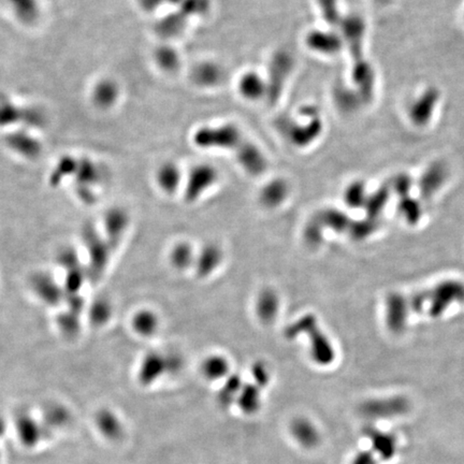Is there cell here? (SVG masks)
Listing matches in <instances>:
<instances>
[{"label":"cell","mask_w":464,"mask_h":464,"mask_svg":"<svg viewBox=\"0 0 464 464\" xmlns=\"http://www.w3.org/2000/svg\"><path fill=\"white\" fill-rule=\"evenodd\" d=\"M407 298L411 313L440 319L453 305L464 303V283L459 280H445Z\"/></svg>","instance_id":"obj_1"},{"label":"cell","mask_w":464,"mask_h":464,"mask_svg":"<svg viewBox=\"0 0 464 464\" xmlns=\"http://www.w3.org/2000/svg\"><path fill=\"white\" fill-rule=\"evenodd\" d=\"M287 340L306 336L309 343V358L317 367H330L336 358V348L327 334L321 330L319 319L313 313H305L284 330Z\"/></svg>","instance_id":"obj_2"},{"label":"cell","mask_w":464,"mask_h":464,"mask_svg":"<svg viewBox=\"0 0 464 464\" xmlns=\"http://www.w3.org/2000/svg\"><path fill=\"white\" fill-rule=\"evenodd\" d=\"M411 401L402 394L375 397L359 405V413L372 421H384L403 417L411 411Z\"/></svg>","instance_id":"obj_3"},{"label":"cell","mask_w":464,"mask_h":464,"mask_svg":"<svg viewBox=\"0 0 464 464\" xmlns=\"http://www.w3.org/2000/svg\"><path fill=\"white\" fill-rule=\"evenodd\" d=\"M192 140L198 148L236 150L243 141L241 131L233 124L201 127L194 133Z\"/></svg>","instance_id":"obj_4"},{"label":"cell","mask_w":464,"mask_h":464,"mask_svg":"<svg viewBox=\"0 0 464 464\" xmlns=\"http://www.w3.org/2000/svg\"><path fill=\"white\" fill-rule=\"evenodd\" d=\"M85 248L89 256L87 277L93 281L99 279L106 269L113 250L104 236L100 235L94 228L87 227L83 232Z\"/></svg>","instance_id":"obj_5"},{"label":"cell","mask_w":464,"mask_h":464,"mask_svg":"<svg viewBox=\"0 0 464 464\" xmlns=\"http://www.w3.org/2000/svg\"><path fill=\"white\" fill-rule=\"evenodd\" d=\"M287 432L292 442L304 451H315L323 442V433L319 424L305 415L292 418L288 422Z\"/></svg>","instance_id":"obj_6"},{"label":"cell","mask_w":464,"mask_h":464,"mask_svg":"<svg viewBox=\"0 0 464 464\" xmlns=\"http://www.w3.org/2000/svg\"><path fill=\"white\" fill-rule=\"evenodd\" d=\"M219 171L212 165L201 164L194 167L188 173L184 188V199L195 204L219 181Z\"/></svg>","instance_id":"obj_7"},{"label":"cell","mask_w":464,"mask_h":464,"mask_svg":"<svg viewBox=\"0 0 464 464\" xmlns=\"http://www.w3.org/2000/svg\"><path fill=\"white\" fill-rule=\"evenodd\" d=\"M411 309L409 298L401 292H390L385 299V321L392 333H400L407 327Z\"/></svg>","instance_id":"obj_8"},{"label":"cell","mask_w":464,"mask_h":464,"mask_svg":"<svg viewBox=\"0 0 464 464\" xmlns=\"http://www.w3.org/2000/svg\"><path fill=\"white\" fill-rule=\"evenodd\" d=\"M169 375L168 356L160 352H150L144 355L138 368L137 378L141 386L150 387Z\"/></svg>","instance_id":"obj_9"},{"label":"cell","mask_w":464,"mask_h":464,"mask_svg":"<svg viewBox=\"0 0 464 464\" xmlns=\"http://www.w3.org/2000/svg\"><path fill=\"white\" fill-rule=\"evenodd\" d=\"M292 69V60L286 52L275 54L269 66V79L267 81L270 101L275 102L281 96L284 83Z\"/></svg>","instance_id":"obj_10"},{"label":"cell","mask_w":464,"mask_h":464,"mask_svg":"<svg viewBox=\"0 0 464 464\" xmlns=\"http://www.w3.org/2000/svg\"><path fill=\"white\" fill-rule=\"evenodd\" d=\"M365 436L369 441L370 451L380 461H390L396 457L399 451V442L394 433L377 428L368 427L365 430Z\"/></svg>","instance_id":"obj_11"},{"label":"cell","mask_w":464,"mask_h":464,"mask_svg":"<svg viewBox=\"0 0 464 464\" xmlns=\"http://www.w3.org/2000/svg\"><path fill=\"white\" fill-rule=\"evenodd\" d=\"M281 297L275 288H263L254 302V312L259 323L265 326L275 324L281 312Z\"/></svg>","instance_id":"obj_12"},{"label":"cell","mask_w":464,"mask_h":464,"mask_svg":"<svg viewBox=\"0 0 464 464\" xmlns=\"http://www.w3.org/2000/svg\"><path fill=\"white\" fill-rule=\"evenodd\" d=\"M31 284L33 292L45 304L55 306L65 300L64 287L50 273H35Z\"/></svg>","instance_id":"obj_13"},{"label":"cell","mask_w":464,"mask_h":464,"mask_svg":"<svg viewBox=\"0 0 464 464\" xmlns=\"http://www.w3.org/2000/svg\"><path fill=\"white\" fill-rule=\"evenodd\" d=\"M223 261V248L219 244L210 242L197 250L192 269L195 270L196 275L199 279H206L221 267Z\"/></svg>","instance_id":"obj_14"},{"label":"cell","mask_w":464,"mask_h":464,"mask_svg":"<svg viewBox=\"0 0 464 464\" xmlns=\"http://www.w3.org/2000/svg\"><path fill=\"white\" fill-rule=\"evenodd\" d=\"M104 238L112 250L118 248L129 227V215L121 208H113L106 212L104 219Z\"/></svg>","instance_id":"obj_15"},{"label":"cell","mask_w":464,"mask_h":464,"mask_svg":"<svg viewBox=\"0 0 464 464\" xmlns=\"http://www.w3.org/2000/svg\"><path fill=\"white\" fill-rule=\"evenodd\" d=\"M235 150L238 162L248 175L258 177L265 172L267 160L258 146L243 139Z\"/></svg>","instance_id":"obj_16"},{"label":"cell","mask_w":464,"mask_h":464,"mask_svg":"<svg viewBox=\"0 0 464 464\" xmlns=\"http://www.w3.org/2000/svg\"><path fill=\"white\" fill-rule=\"evenodd\" d=\"M289 185L284 179H273L263 185L259 192V204L267 210L281 206L289 196Z\"/></svg>","instance_id":"obj_17"},{"label":"cell","mask_w":464,"mask_h":464,"mask_svg":"<svg viewBox=\"0 0 464 464\" xmlns=\"http://www.w3.org/2000/svg\"><path fill=\"white\" fill-rule=\"evenodd\" d=\"M305 43L312 51L317 53L333 55L342 48V39L333 31H312L305 38Z\"/></svg>","instance_id":"obj_18"},{"label":"cell","mask_w":464,"mask_h":464,"mask_svg":"<svg viewBox=\"0 0 464 464\" xmlns=\"http://www.w3.org/2000/svg\"><path fill=\"white\" fill-rule=\"evenodd\" d=\"M263 392L260 387L254 382H244L236 400L235 407L242 415L248 417L257 415L263 407Z\"/></svg>","instance_id":"obj_19"},{"label":"cell","mask_w":464,"mask_h":464,"mask_svg":"<svg viewBox=\"0 0 464 464\" xmlns=\"http://www.w3.org/2000/svg\"><path fill=\"white\" fill-rule=\"evenodd\" d=\"M96 428L106 440L120 441L125 432L124 424L120 416L109 409L98 411L95 417Z\"/></svg>","instance_id":"obj_20"},{"label":"cell","mask_w":464,"mask_h":464,"mask_svg":"<svg viewBox=\"0 0 464 464\" xmlns=\"http://www.w3.org/2000/svg\"><path fill=\"white\" fill-rule=\"evenodd\" d=\"M200 373L210 382H223L231 372V363L221 354H211L202 360Z\"/></svg>","instance_id":"obj_21"},{"label":"cell","mask_w":464,"mask_h":464,"mask_svg":"<svg viewBox=\"0 0 464 464\" xmlns=\"http://www.w3.org/2000/svg\"><path fill=\"white\" fill-rule=\"evenodd\" d=\"M448 171L443 164H433L420 177L418 186L422 197L429 199L446 183Z\"/></svg>","instance_id":"obj_22"},{"label":"cell","mask_w":464,"mask_h":464,"mask_svg":"<svg viewBox=\"0 0 464 464\" xmlns=\"http://www.w3.org/2000/svg\"><path fill=\"white\" fill-rule=\"evenodd\" d=\"M131 327L137 336L141 338H152L160 330V316L153 309H140L131 319Z\"/></svg>","instance_id":"obj_23"},{"label":"cell","mask_w":464,"mask_h":464,"mask_svg":"<svg viewBox=\"0 0 464 464\" xmlns=\"http://www.w3.org/2000/svg\"><path fill=\"white\" fill-rule=\"evenodd\" d=\"M158 187L166 195H175L182 183V171L175 162H164L156 172Z\"/></svg>","instance_id":"obj_24"},{"label":"cell","mask_w":464,"mask_h":464,"mask_svg":"<svg viewBox=\"0 0 464 464\" xmlns=\"http://www.w3.org/2000/svg\"><path fill=\"white\" fill-rule=\"evenodd\" d=\"M197 250L187 241H179L171 248L169 252V263L173 269L184 272L186 270L194 267Z\"/></svg>","instance_id":"obj_25"},{"label":"cell","mask_w":464,"mask_h":464,"mask_svg":"<svg viewBox=\"0 0 464 464\" xmlns=\"http://www.w3.org/2000/svg\"><path fill=\"white\" fill-rule=\"evenodd\" d=\"M238 89L246 99H260L267 96V81L255 71H248L240 77Z\"/></svg>","instance_id":"obj_26"},{"label":"cell","mask_w":464,"mask_h":464,"mask_svg":"<svg viewBox=\"0 0 464 464\" xmlns=\"http://www.w3.org/2000/svg\"><path fill=\"white\" fill-rule=\"evenodd\" d=\"M324 229L332 230L336 233H347L353 219L346 213L336 208H326L315 216Z\"/></svg>","instance_id":"obj_27"},{"label":"cell","mask_w":464,"mask_h":464,"mask_svg":"<svg viewBox=\"0 0 464 464\" xmlns=\"http://www.w3.org/2000/svg\"><path fill=\"white\" fill-rule=\"evenodd\" d=\"M323 131V124L319 118H309L306 124H296L289 129V137L292 143L298 146H306L312 143Z\"/></svg>","instance_id":"obj_28"},{"label":"cell","mask_w":464,"mask_h":464,"mask_svg":"<svg viewBox=\"0 0 464 464\" xmlns=\"http://www.w3.org/2000/svg\"><path fill=\"white\" fill-rule=\"evenodd\" d=\"M243 384L241 376L233 372L221 382V387L217 392V402L223 409L235 407L236 400Z\"/></svg>","instance_id":"obj_29"},{"label":"cell","mask_w":464,"mask_h":464,"mask_svg":"<svg viewBox=\"0 0 464 464\" xmlns=\"http://www.w3.org/2000/svg\"><path fill=\"white\" fill-rule=\"evenodd\" d=\"M223 79V70L214 62H206L198 65L192 71V80L199 87H210L219 84Z\"/></svg>","instance_id":"obj_30"},{"label":"cell","mask_w":464,"mask_h":464,"mask_svg":"<svg viewBox=\"0 0 464 464\" xmlns=\"http://www.w3.org/2000/svg\"><path fill=\"white\" fill-rule=\"evenodd\" d=\"M188 18L179 11L172 12L160 18L156 24V31L164 38H173L179 35L185 29Z\"/></svg>","instance_id":"obj_31"},{"label":"cell","mask_w":464,"mask_h":464,"mask_svg":"<svg viewBox=\"0 0 464 464\" xmlns=\"http://www.w3.org/2000/svg\"><path fill=\"white\" fill-rule=\"evenodd\" d=\"M390 190L392 189L390 186H382L380 189L368 196L367 201L363 206L367 212V217L378 219L390 201Z\"/></svg>","instance_id":"obj_32"},{"label":"cell","mask_w":464,"mask_h":464,"mask_svg":"<svg viewBox=\"0 0 464 464\" xmlns=\"http://www.w3.org/2000/svg\"><path fill=\"white\" fill-rule=\"evenodd\" d=\"M118 97V87L113 81H101L94 89V102L100 108H110L112 104H115Z\"/></svg>","instance_id":"obj_33"},{"label":"cell","mask_w":464,"mask_h":464,"mask_svg":"<svg viewBox=\"0 0 464 464\" xmlns=\"http://www.w3.org/2000/svg\"><path fill=\"white\" fill-rule=\"evenodd\" d=\"M378 228H380L378 219H369V217L358 221L353 219L347 235L350 236L354 241H363L372 237L377 231Z\"/></svg>","instance_id":"obj_34"},{"label":"cell","mask_w":464,"mask_h":464,"mask_svg":"<svg viewBox=\"0 0 464 464\" xmlns=\"http://www.w3.org/2000/svg\"><path fill=\"white\" fill-rule=\"evenodd\" d=\"M113 314V307L110 301L97 299L92 303L89 309V319L92 325L102 327L110 321Z\"/></svg>","instance_id":"obj_35"},{"label":"cell","mask_w":464,"mask_h":464,"mask_svg":"<svg viewBox=\"0 0 464 464\" xmlns=\"http://www.w3.org/2000/svg\"><path fill=\"white\" fill-rule=\"evenodd\" d=\"M367 188L361 181L352 182L344 190L345 204L350 209H361L365 206L368 198Z\"/></svg>","instance_id":"obj_36"},{"label":"cell","mask_w":464,"mask_h":464,"mask_svg":"<svg viewBox=\"0 0 464 464\" xmlns=\"http://www.w3.org/2000/svg\"><path fill=\"white\" fill-rule=\"evenodd\" d=\"M16 431H18V438L25 446H33L40 440L39 427L35 424V420H33L27 416L18 419Z\"/></svg>","instance_id":"obj_37"},{"label":"cell","mask_w":464,"mask_h":464,"mask_svg":"<svg viewBox=\"0 0 464 464\" xmlns=\"http://www.w3.org/2000/svg\"><path fill=\"white\" fill-rule=\"evenodd\" d=\"M12 11L22 22L31 23L37 18L38 7L37 0H7Z\"/></svg>","instance_id":"obj_38"},{"label":"cell","mask_w":464,"mask_h":464,"mask_svg":"<svg viewBox=\"0 0 464 464\" xmlns=\"http://www.w3.org/2000/svg\"><path fill=\"white\" fill-rule=\"evenodd\" d=\"M399 214L407 221L409 225H416L419 223L422 217V206L417 200L414 198H401L398 206Z\"/></svg>","instance_id":"obj_39"},{"label":"cell","mask_w":464,"mask_h":464,"mask_svg":"<svg viewBox=\"0 0 464 464\" xmlns=\"http://www.w3.org/2000/svg\"><path fill=\"white\" fill-rule=\"evenodd\" d=\"M155 60L158 62V66L166 71H173L179 67V60L177 51L172 48L164 47L158 48L155 53Z\"/></svg>","instance_id":"obj_40"},{"label":"cell","mask_w":464,"mask_h":464,"mask_svg":"<svg viewBox=\"0 0 464 464\" xmlns=\"http://www.w3.org/2000/svg\"><path fill=\"white\" fill-rule=\"evenodd\" d=\"M250 376H252L253 382L260 387L263 390L267 388L270 382L272 380L271 370L267 363L263 360H257L253 363L250 367Z\"/></svg>","instance_id":"obj_41"},{"label":"cell","mask_w":464,"mask_h":464,"mask_svg":"<svg viewBox=\"0 0 464 464\" xmlns=\"http://www.w3.org/2000/svg\"><path fill=\"white\" fill-rule=\"evenodd\" d=\"M179 11L186 18L195 16H204L210 10V0H182L179 5Z\"/></svg>","instance_id":"obj_42"},{"label":"cell","mask_w":464,"mask_h":464,"mask_svg":"<svg viewBox=\"0 0 464 464\" xmlns=\"http://www.w3.org/2000/svg\"><path fill=\"white\" fill-rule=\"evenodd\" d=\"M319 5L324 20L331 26H334V25L338 26L342 18H341L340 11H338V5H336V0H319Z\"/></svg>","instance_id":"obj_43"},{"label":"cell","mask_w":464,"mask_h":464,"mask_svg":"<svg viewBox=\"0 0 464 464\" xmlns=\"http://www.w3.org/2000/svg\"><path fill=\"white\" fill-rule=\"evenodd\" d=\"M324 230L323 226L314 217L304 228L305 242L311 246L319 245L323 241Z\"/></svg>","instance_id":"obj_44"},{"label":"cell","mask_w":464,"mask_h":464,"mask_svg":"<svg viewBox=\"0 0 464 464\" xmlns=\"http://www.w3.org/2000/svg\"><path fill=\"white\" fill-rule=\"evenodd\" d=\"M80 321V314L71 312L68 309L66 313L60 315V319H58V326L65 333L71 336V334H74L80 328V321Z\"/></svg>","instance_id":"obj_45"},{"label":"cell","mask_w":464,"mask_h":464,"mask_svg":"<svg viewBox=\"0 0 464 464\" xmlns=\"http://www.w3.org/2000/svg\"><path fill=\"white\" fill-rule=\"evenodd\" d=\"M411 186H413V183H411V179H409V175H399L394 179L390 189L394 190L397 195L400 196L401 198H404L409 196Z\"/></svg>","instance_id":"obj_46"},{"label":"cell","mask_w":464,"mask_h":464,"mask_svg":"<svg viewBox=\"0 0 464 464\" xmlns=\"http://www.w3.org/2000/svg\"><path fill=\"white\" fill-rule=\"evenodd\" d=\"M380 460L371 451H361L355 453L350 464H378Z\"/></svg>","instance_id":"obj_47"},{"label":"cell","mask_w":464,"mask_h":464,"mask_svg":"<svg viewBox=\"0 0 464 464\" xmlns=\"http://www.w3.org/2000/svg\"><path fill=\"white\" fill-rule=\"evenodd\" d=\"M140 4L145 11L153 12L158 10L165 3L164 0H140Z\"/></svg>","instance_id":"obj_48"},{"label":"cell","mask_w":464,"mask_h":464,"mask_svg":"<svg viewBox=\"0 0 464 464\" xmlns=\"http://www.w3.org/2000/svg\"><path fill=\"white\" fill-rule=\"evenodd\" d=\"M165 4H169V5L179 6L182 3V0H164Z\"/></svg>","instance_id":"obj_49"}]
</instances>
